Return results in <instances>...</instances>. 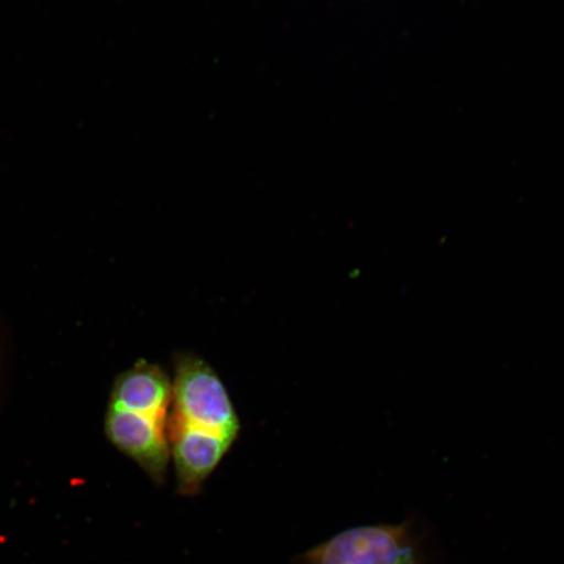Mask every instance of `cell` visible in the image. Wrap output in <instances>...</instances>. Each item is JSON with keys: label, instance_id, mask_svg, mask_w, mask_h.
<instances>
[{"label": "cell", "instance_id": "6da1fadb", "mask_svg": "<svg viewBox=\"0 0 564 564\" xmlns=\"http://www.w3.org/2000/svg\"><path fill=\"white\" fill-rule=\"evenodd\" d=\"M171 419L235 442L239 420L227 388L217 372L200 357H175Z\"/></svg>", "mask_w": 564, "mask_h": 564}, {"label": "cell", "instance_id": "7a4b0ae2", "mask_svg": "<svg viewBox=\"0 0 564 564\" xmlns=\"http://www.w3.org/2000/svg\"><path fill=\"white\" fill-rule=\"evenodd\" d=\"M310 564H414L404 527L347 529L307 555Z\"/></svg>", "mask_w": 564, "mask_h": 564}, {"label": "cell", "instance_id": "3957f363", "mask_svg": "<svg viewBox=\"0 0 564 564\" xmlns=\"http://www.w3.org/2000/svg\"><path fill=\"white\" fill-rule=\"evenodd\" d=\"M167 421L123 411L109 405L105 419L108 440L145 471L153 482H164L171 460Z\"/></svg>", "mask_w": 564, "mask_h": 564}, {"label": "cell", "instance_id": "277c9868", "mask_svg": "<svg viewBox=\"0 0 564 564\" xmlns=\"http://www.w3.org/2000/svg\"><path fill=\"white\" fill-rule=\"evenodd\" d=\"M166 427L172 444L176 486L183 496L193 497L200 491L235 442L174 419L167 421Z\"/></svg>", "mask_w": 564, "mask_h": 564}, {"label": "cell", "instance_id": "5b68a950", "mask_svg": "<svg viewBox=\"0 0 564 564\" xmlns=\"http://www.w3.org/2000/svg\"><path fill=\"white\" fill-rule=\"evenodd\" d=\"M172 393L173 384L165 371L158 365L140 359L116 380L110 405L145 417L167 421Z\"/></svg>", "mask_w": 564, "mask_h": 564}]
</instances>
